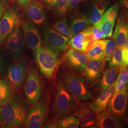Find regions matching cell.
<instances>
[{"mask_svg": "<svg viewBox=\"0 0 128 128\" xmlns=\"http://www.w3.org/2000/svg\"><path fill=\"white\" fill-rule=\"evenodd\" d=\"M27 104L20 94H14L9 101L0 107V127L18 128L25 124L28 113Z\"/></svg>", "mask_w": 128, "mask_h": 128, "instance_id": "cell-1", "label": "cell"}, {"mask_svg": "<svg viewBox=\"0 0 128 128\" xmlns=\"http://www.w3.org/2000/svg\"><path fill=\"white\" fill-rule=\"evenodd\" d=\"M61 82L65 89L78 102H86L94 99L88 89L84 78L78 74L68 71L64 72Z\"/></svg>", "mask_w": 128, "mask_h": 128, "instance_id": "cell-2", "label": "cell"}, {"mask_svg": "<svg viewBox=\"0 0 128 128\" xmlns=\"http://www.w3.org/2000/svg\"><path fill=\"white\" fill-rule=\"evenodd\" d=\"M77 101L68 91L61 82L58 83L53 103V113L60 118H63L72 114Z\"/></svg>", "mask_w": 128, "mask_h": 128, "instance_id": "cell-3", "label": "cell"}, {"mask_svg": "<svg viewBox=\"0 0 128 128\" xmlns=\"http://www.w3.org/2000/svg\"><path fill=\"white\" fill-rule=\"evenodd\" d=\"M33 51L35 60L41 73L46 78H50L59 62L58 54L42 46Z\"/></svg>", "mask_w": 128, "mask_h": 128, "instance_id": "cell-4", "label": "cell"}, {"mask_svg": "<svg viewBox=\"0 0 128 128\" xmlns=\"http://www.w3.org/2000/svg\"><path fill=\"white\" fill-rule=\"evenodd\" d=\"M43 85L40 74L37 68L32 65L28 72L24 88L25 97L33 105L41 97Z\"/></svg>", "mask_w": 128, "mask_h": 128, "instance_id": "cell-5", "label": "cell"}, {"mask_svg": "<svg viewBox=\"0 0 128 128\" xmlns=\"http://www.w3.org/2000/svg\"><path fill=\"white\" fill-rule=\"evenodd\" d=\"M128 84L122 90L114 93L107 105L106 110L115 115L122 122L127 120Z\"/></svg>", "mask_w": 128, "mask_h": 128, "instance_id": "cell-6", "label": "cell"}, {"mask_svg": "<svg viewBox=\"0 0 128 128\" xmlns=\"http://www.w3.org/2000/svg\"><path fill=\"white\" fill-rule=\"evenodd\" d=\"M42 32L46 47L58 54L63 53L68 50V37L56 32L47 24L44 25Z\"/></svg>", "mask_w": 128, "mask_h": 128, "instance_id": "cell-7", "label": "cell"}, {"mask_svg": "<svg viewBox=\"0 0 128 128\" xmlns=\"http://www.w3.org/2000/svg\"><path fill=\"white\" fill-rule=\"evenodd\" d=\"M4 42L5 52L10 58L17 60L22 56L25 41L22 30L18 24L10 32Z\"/></svg>", "mask_w": 128, "mask_h": 128, "instance_id": "cell-8", "label": "cell"}, {"mask_svg": "<svg viewBox=\"0 0 128 128\" xmlns=\"http://www.w3.org/2000/svg\"><path fill=\"white\" fill-rule=\"evenodd\" d=\"M48 109V97L41 95L37 102L28 111L25 127L40 128L43 127V124Z\"/></svg>", "mask_w": 128, "mask_h": 128, "instance_id": "cell-9", "label": "cell"}, {"mask_svg": "<svg viewBox=\"0 0 128 128\" xmlns=\"http://www.w3.org/2000/svg\"><path fill=\"white\" fill-rule=\"evenodd\" d=\"M27 61L20 60L12 64L6 72V80L14 89L16 90L23 86L28 72Z\"/></svg>", "mask_w": 128, "mask_h": 128, "instance_id": "cell-10", "label": "cell"}, {"mask_svg": "<svg viewBox=\"0 0 128 128\" xmlns=\"http://www.w3.org/2000/svg\"><path fill=\"white\" fill-rule=\"evenodd\" d=\"M89 60L86 53L71 48L66 53L64 64L68 71L79 74L82 73Z\"/></svg>", "mask_w": 128, "mask_h": 128, "instance_id": "cell-11", "label": "cell"}, {"mask_svg": "<svg viewBox=\"0 0 128 128\" xmlns=\"http://www.w3.org/2000/svg\"><path fill=\"white\" fill-rule=\"evenodd\" d=\"M105 64L104 60L89 59L82 72L87 86L91 87L100 80Z\"/></svg>", "mask_w": 128, "mask_h": 128, "instance_id": "cell-12", "label": "cell"}, {"mask_svg": "<svg viewBox=\"0 0 128 128\" xmlns=\"http://www.w3.org/2000/svg\"><path fill=\"white\" fill-rule=\"evenodd\" d=\"M18 10L14 7H10L5 10L0 20V38L5 40L14 28L19 23Z\"/></svg>", "mask_w": 128, "mask_h": 128, "instance_id": "cell-13", "label": "cell"}, {"mask_svg": "<svg viewBox=\"0 0 128 128\" xmlns=\"http://www.w3.org/2000/svg\"><path fill=\"white\" fill-rule=\"evenodd\" d=\"M22 30L24 41L28 48L34 51L42 46L41 35L34 23L30 20L23 21Z\"/></svg>", "mask_w": 128, "mask_h": 128, "instance_id": "cell-14", "label": "cell"}, {"mask_svg": "<svg viewBox=\"0 0 128 128\" xmlns=\"http://www.w3.org/2000/svg\"><path fill=\"white\" fill-rule=\"evenodd\" d=\"M72 115L78 119L82 128H92L96 123V114L86 102H76Z\"/></svg>", "mask_w": 128, "mask_h": 128, "instance_id": "cell-15", "label": "cell"}, {"mask_svg": "<svg viewBox=\"0 0 128 128\" xmlns=\"http://www.w3.org/2000/svg\"><path fill=\"white\" fill-rule=\"evenodd\" d=\"M128 33V12L123 9L120 12L117 20L113 39L117 46L124 47L125 46Z\"/></svg>", "mask_w": 128, "mask_h": 128, "instance_id": "cell-16", "label": "cell"}, {"mask_svg": "<svg viewBox=\"0 0 128 128\" xmlns=\"http://www.w3.org/2000/svg\"><path fill=\"white\" fill-rule=\"evenodd\" d=\"M92 42V26H88L70 39L68 44L74 50L85 53Z\"/></svg>", "mask_w": 128, "mask_h": 128, "instance_id": "cell-17", "label": "cell"}, {"mask_svg": "<svg viewBox=\"0 0 128 128\" xmlns=\"http://www.w3.org/2000/svg\"><path fill=\"white\" fill-rule=\"evenodd\" d=\"M119 10V5H114L106 10L101 18L99 26L104 33V38L112 36Z\"/></svg>", "mask_w": 128, "mask_h": 128, "instance_id": "cell-18", "label": "cell"}, {"mask_svg": "<svg viewBox=\"0 0 128 128\" xmlns=\"http://www.w3.org/2000/svg\"><path fill=\"white\" fill-rule=\"evenodd\" d=\"M116 82L117 78L114 82L102 92L99 96L96 99L94 98L88 104L89 108L92 110L97 116L106 110L109 100L114 91Z\"/></svg>", "mask_w": 128, "mask_h": 128, "instance_id": "cell-19", "label": "cell"}, {"mask_svg": "<svg viewBox=\"0 0 128 128\" xmlns=\"http://www.w3.org/2000/svg\"><path fill=\"white\" fill-rule=\"evenodd\" d=\"M122 127V122L115 115L105 110L97 116L96 123L92 128H120Z\"/></svg>", "mask_w": 128, "mask_h": 128, "instance_id": "cell-20", "label": "cell"}, {"mask_svg": "<svg viewBox=\"0 0 128 128\" xmlns=\"http://www.w3.org/2000/svg\"><path fill=\"white\" fill-rule=\"evenodd\" d=\"M27 14L35 24L41 26L46 21V16L41 4L37 0H32L28 6Z\"/></svg>", "mask_w": 128, "mask_h": 128, "instance_id": "cell-21", "label": "cell"}, {"mask_svg": "<svg viewBox=\"0 0 128 128\" xmlns=\"http://www.w3.org/2000/svg\"><path fill=\"white\" fill-rule=\"evenodd\" d=\"M119 68L118 66H111L102 74L97 86L98 92L99 94L114 82L119 73Z\"/></svg>", "mask_w": 128, "mask_h": 128, "instance_id": "cell-22", "label": "cell"}, {"mask_svg": "<svg viewBox=\"0 0 128 128\" xmlns=\"http://www.w3.org/2000/svg\"><path fill=\"white\" fill-rule=\"evenodd\" d=\"M108 4L105 0H97L94 2L90 18L93 26L99 25L101 18L106 12Z\"/></svg>", "mask_w": 128, "mask_h": 128, "instance_id": "cell-23", "label": "cell"}, {"mask_svg": "<svg viewBox=\"0 0 128 128\" xmlns=\"http://www.w3.org/2000/svg\"><path fill=\"white\" fill-rule=\"evenodd\" d=\"M90 18L84 15H78L72 18L70 28L73 36L81 32L88 27L91 24Z\"/></svg>", "mask_w": 128, "mask_h": 128, "instance_id": "cell-24", "label": "cell"}, {"mask_svg": "<svg viewBox=\"0 0 128 128\" xmlns=\"http://www.w3.org/2000/svg\"><path fill=\"white\" fill-rule=\"evenodd\" d=\"M85 53L89 59L104 60V48L102 40H96L92 42Z\"/></svg>", "mask_w": 128, "mask_h": 128, "instance_id": "cell-25", "label": "cell"}, {"mask_svg": "<svg viewBox=\"0 0 128 128\" xmlns=\"http://www.w3.org/2000/svg\"><path fill=\"white\" fill-rule=\"evenodd\" d=\"M14 96V89L6 79H0V107L8 102Z\"/></svg>", "mask_w": 128, "mask_h": 128, "instance_id": "cell-26", "label": "cell"}, {"mask_svg": "<svg viewBox=\"0 0 128 128\" xmlns=\"http://www.w3.org/2000/svg\"><path fill=\"white\" fill-rule=\"evenodd\" d=\"M119 74L114 93L122 90L128 84V66L122 65L120 67Z\"/></svg>", "mask_w": 128, "mask_h": 128, "instance_id": "cell-27", "label": "cell"}, {"mask_svg": "<svg viewBox=\"0 0 128 128\" xmlns=\"http://www.w3.org/2000/svg\"><path fill=\"white\" fill-rule=\"evenodd\" d=\"M55 128H78L80 126L79 120L73 115L61 118L57 122H55Z\"/></svg>", "mask_w": 128, "mask_h": 128, "instance_id": "cell-28", "label": "cell"}, {"mask_svg": "<svg viewBox=\"0 0 128 128\" xmlns=\"http://www.w3.org/2000/svg\"><path fill=\"white\" fill-rule=\"evenodd\" d=\"M53 28L56 32L64 36L68 37L70 39L73 37L71 28L66 19L65 18L56 22L53 25Z\"/></svg>", "mask_w": 128, "mask_h": 128, "instance_id": "cell-29", "label": "cell"}, {"mask_svg": "<svg viewBox=\"0 0 128 128\" xmlns=\"http://www.w3.org/2000/svg\"><path fill=\"white\" fill-rule=\"evenodd\" d=\"M104 48V58L105 61H109L117 48V44L114 39L102 40Z\"/></svg>", "mask_w": 128, "mask_h": 128, "instance_id": "cell-30", "label": "cell"}, {"mask_svg": "<svg viewBox=\"0 0 128 128\" xmlns=\"http://www.w3.org/2000/svg\"><path fill=\"white\" fill-rule=\"evenodd\" d=\"M123 47L117 46L112 56L111 60L109 61V66H118L119 67L123 65L122 51Z\"/></svg>", "mask_w": 128, "mask_h": 128, "instance_id": "cell-31", "label": "cell"}, {"mask_svg": "<svg viewBox=\"0 0 128 128\" xmlns=\"http://www.w3.org/2000/svg\"><path fill=\"white\" fill-rule=\"evenodd\" d=\"M5 51L0 46V74L6 73L8 69V64Z\"/></svg>", "mask_w": 128, "mask_h": 128, "instance_id": "cell-32", "label": "cell"}, {"mask_svg": "<svg viewBox=\"0 0 128 128\" xmlns=\"http://www.w3.org/2000/svg\"><path fill=\"white\" fill-rule=\"evenodd\" d=\"M69 0H58L56 5V12L60 15H63L67 12Z\"/></svg>", "mask_w": 128, "mask_h": 128, "instance_id": "cell-33", "label": "cell"}, {"mask_svg": "<svg viewBox=\"0 0 128 128\" xmlns=\"http://www.w3.org/2000/svg\"><path fill=\"white\" fill-rule=\"evenodd\" d=\"M92 41L104 38V33L99 25L92 26Z\"/></svg>", "mask_w": 128, "mask_h": 128, "instance_id": "cell-34", "label": "cell"}, {"mask_svg": "<svg viewBox=\"0 0 128 128\" xmlns=\"http://www.w3.org/2000/svg\"><path fill=\"white\" fill-rule=\"evenodd\" d=\"M122 56L123 64L128 66V48L124 46L122 48Z\"/></svg>", "mask_w": 128, "mask_h": 128, "instance_id": "cell-35", "label": "cell"}, {"mask_svg": "<svg viewBox=\"0 0 128 128\" xmlns=\"http://www.w3.org/2000/svg\"><path fill=\"white\" fill-rule=\"evenodd\" d=\"M7 6L6 0H0V20L4 14Z\"/></svg>", "mask_w": 128, "mask_h": 128, "instance_id": "cell-36", "label": "cell"}, {"mask_svg": "<svg viewBox=\"0 0 128 128\" xmlns=\"http://www.w3.org/2000/svg\"><path fill=\"white\" fill-rule=\"evenodd\" d=\"M47 7L52 9L56 6L58 0H42Z\"/></svg>", "mask_w": 128, "mask_h": 128, "instance_id": "cell-37", "label": "cell"}, {"mask_svg": "<svg viewBox=\"0 0 128 128\" xmlns=\"http://www.w3.org/2000/svg\"><path fill=\"white\" fill-rule=\"evenodd\" d=\"M82 0H69L67 11L69 10L73 9Z\"/></svg>", "mask_w": 128, "mask_h": 128, "instance_id": "cell-38", "label": "cell"}, {"mask_svg": "<svg viewBox=\"0 0 128 128\" xmlns=\"http://www.w3.org/2000/svg\"><path fill=\"white\" fill-rule=\"evenodd\" d=\"M14 0L16 2H17L20 7L22 8L27 7L31 2V0Z\"/></svg>", "mask_w": 128, "mask_h": 128, "instance_id": "cell-39", "label": "cell"}, {"mask_svg": "<svg viewBox=\"0 0 128 128\" xmlns=\"http://www.w3.org/2000/svg\"><path fill=\"white\" fill-rule=\"evenodd\" d=\"M120 5L128 12V0H119Z\"/></svg>", "mask_w": 128, "mask_h": 128, "instance_id": "cell-40", "label": "cell"}, {"mask_svg": "<svg viewBox=\"0 0 128 128\" xmlns=\"http://www.w3.org/2000/svg\"><path fill=\"white\" fill-rule=\"evenodd\" d=\"M125 47H126V48H128V35H127V39H126V43L125 44Z\"/></svg>", "mask_w": 128, "mask_h": 128, "instance_id": "cell-41", "label": "cell"}, {"mask_svg": "<svg viewBox=\"0 0 128 128\" xmlns=\"http://www.w3.org/2000/svg\"><path fill=\"white\" fill-rule=\"evenodd\" d=\"M2 43H3L2 41V40H1V39H0V46L1 45V44H2Z\"/></svg>", "mask_w": 128, "mask_h": 128, "instance_id": "cell-42", "label": "cell"}, {"mask_svg": "<svg viewBox=\"0 0 128 128\" xmlns=\"http://www.w3.org/2000/svg\"></svg>", "mask_w": 128, "mask_h": 128, "instance_id": "cell-43", "label": "cell"}, {"mask_svg": "<svg viewBox=\"0 0 128 128\" xmlns=\"http://www.w3.org/2000/svg\"></svg>", "mask_w": 128, "mask_h": 128, "instance_id": "cell-44", "label": "cell"}]
</instances>
